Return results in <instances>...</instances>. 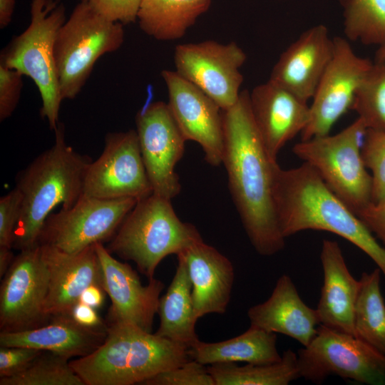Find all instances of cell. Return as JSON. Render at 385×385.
<instances>
[{"mask_svg": "<svg viewBox=\"0 0 385 385\" xmlns=\"http://www.w3.org/2000/svg\"><path fill=\"white\" fill-rule=\"evenodd\" d=\"M95 248L103 288L111 301L107 324H129L151 332L164 284L153 277L143 285L132 267L114 258L103 243H96Z\"/></svg>", "mask_w": 385, "mask_h": 385, "instance_id": "obj_17", "label": "cell"}, {"mask_svg": "<svg viewBox=\"0 0 385 385\" xmlns=\"http://www.w3.org/2000/svg\"><path fill=\"white\" fill-rule=\"evenodd\" d=\"M188 352L191 359L205 366L237 362L264 364L282 359L277 348L276 334L251 326L242 334L227 340H198Z\"/></svg>", "mask_w": 385, "mask_h": 385, "instance_id": "obj_25", "label": "cell"}, {"mask_svg": "<svg viewBox=\"0 0 385 385\" xmlns=\"http://www.w3.org/2000/svg\"><path fill=\"white\" fill-rule=\"evenodd\" d=\"M361 155L365 166L371 172V202L385 204V131L366 129Z\"/></svg>", "mask_w": 385, "mask_h": 385, "instance_id": "obj_33", "label": "cell"}, {"mask_svg": "<svg viewBox=\"0 0 385 385\" xmlns=\"http://www.w3.org/2000/svg\"><path fill=\"white\" fill-rule=\"evenodd\" d=\"M252 115L272 160L287 143L307 127L309 106L271 80L255 86L250 93Z\"/></svg>", "mask_w": 385, "mask_h": 385, "instance_id": "obj_19", "label": "cell"}, {"mask_svg": "<svg viewBox=\"0 0 385 385\" xmlns=\"http://www.w3.org/2000/svg\"><path fill=\"white\" fill-rule=\"evenodd\" d=\"M190 359L183 345L135 326L112 324L97 349L70 364L85 385H133Z\"/></svg>", "mask_w": 385, "mask_h": 385, "instance_id": "obj_4", "label": "cell"}, {"mask_svg": "<svg viewBox=\"0 0 385 385\" xmlns=\"http://www.w3.org/2000/svg\"><path fill=\"white\" fill-rule=\"evenodd\" d=\"M245 51L235 42L207 40L176 46L175 71L212 99L222 110L234 106L243 82Z\"/></svg>", "mask_w": 385, "mask_h": 385, "instance_id": "obj_11", "label": "cell"}, {"mask_svg": "<svg viewBox=\"0 0 385 385\" xmlns=\"http://www.w3.org/2000/svg\"><path fill=\"white\" fill-rule=\"evenodd\" d=\"M385 61V43L379 46L375 54L376 62H383Z\"/></svg>", "mask_w": 385, "mask_h": 385, "instance_id": "obj_44", "label": "cell"}, {"mask_svg": "<svg viewBox=\"0 0 385 385\" xmlns=\"http://www.w3.org/2000/svg\"><path fill=\"white\" fill-rule=\"evenodd\" d=\"M0 385H85L70 364V358L42 350L22 371L0 377Z\"/></svg>", "mask_w": 385, "mask_h": 385, "instance_id": "obj_31", "label": "cell"}, {"mask_svg": "<svg viewBox=\"0 0 385 385\" xmlns=\"http://www.w3.org/2000/svg\"><path fill=\"white\" fill-rule=\"evenodd\" d=\"M351 110L367 129L385 131V62L373 63L356 91Z\"/></svg>", "mask_w": 385, "mask_h": 385, "instance_id": "obj_32", "label": "cell"}, {"mask_svg": "<svg viewBox=\"0 0 385 385\" xmlns=\"http://www.w3.org/2000/svg\"><path fill=\"white\" fill-rule=\"evenodd\" d=\"M366 129L357 118L337 134L302 140L292 149L355 214L371 203L372 178L361 155Z\"/></svg>", "mask_w": 385, "mask_h": 385, "instance_id": "obj_8", "label": "cell"}, {"mask_svg": "<svg viewBox=\"0 0 385 385\" xmlns=\"http://www.w3.org/2000/svg\"><path fill=\"white\" fill-rule=\"evenodd\" d=\"M24 75L0 63V120L9 118L21 97Z\"/></svg>", "mask_w": 385, "mask_h": 385, "instance_id": "obj_36", "label": "cell"}, {"mask_svg": "<svg viewBox=\"0 0 385 385\" xmlns=\"http://www.w3.org/2000/svg\"><path fill=\"white\" fill-rule=\"evenodd\" d=\"M54 131V143L17 175L15 187L22 195V207L13 248L19 251L38 245L43 225L58 205L70 207L83 195L92 160L66 143L63 123Z\"/></svg>", "mask_w": 385, "mask_h": 385, "instance_id": "obj_3", "label": "cell"}, {"mask_svg": "<svg viewBox=\"0 0 385 385\" xmlns=\"http://www.w3.org/2000/svg\"><path fill=\"white\" fill-rule=\"evenodd\" d=\"M273 197L279 229L286 238L299 232L327 231L368 255L385 277V247L308 164L273 170Z\"/></svg>", "mask_w": 385, "mask_h": 385, "instance_id": "obj_2", "label": "cell"}, {"mask_svg": "<svg viewBox=\"0 0 385 385\" xmlns=\"http://www.w3.org/2000/svg\"><path fill=\"white\" fill-rule=\"evenodd\" d=\"M297 354L299 377L313 383L336 375L362 384H385V356L351 334L320 324Z\"/></svg>", "mask_w": 385, "mask_h": 385, "instance_id": "obj_9", "label": "cell"}, {"mask_svg": "<svg viewBox=\"0 0 385 385\" xmlns=\"http://www.w3.org/2000/svg\"><path fill=\"white\" fill-rule=\"evenodd\" d=\"M178 255L183 258L188 268L195 319L225 313L235 278L231 261L202 240Z\"/></svg>", "mask_w": 385, "mask_h": 385, "instance_id": "obj_21", "label": "cell"}, {"mask_svg": "<svg viewBox=\"0 0 385 385\" xmlns=\"http://www.w3.org/2000/svg\"><path fill=\"white\" fill-rule=\"evenodd\" d=\"M320 260L323 284L316 308L320 324L354 336V312L359 280L350 273L337 242L323 240Z\"/></svg>", "mask_w": 385, "mask_h": 385, "instance_id": "obj_23", "label": "cell"}, {"mask_svg": "<svg viewBox=\"0 0 385 385\" xmlns=\"http://www.w3.org/2000/svg\"><path fill=\"white\" fill-rule=\"evenodd\" d=\"M106 19L123 25L135 22L142 0H81Z\"/></svg>", "mask_w": 385, "mask_h": 385, "instance_id": "obj_37", "label": "cell"}, {"mask_svg": "<svg viewBox=\"0 0 385 385\" xmlns=\"http://www.w3.org/2000/svg\"><path fill=\"white\" fill-rule=\"evenodd\" d=\"M48 274L44 304L48 317L70 315L83 291L93 284L103 287V274L95 245L76 253H67L48 245H40Z\"/></svg>", "mask_w": 385, "mask_h": 385, "instance_id": "obj_18", "label": "cell"}, {"mask_svg": "<svg viewBox=\"0 0 385 385\" xmlns=\"http://www.w3.org/2000/svg\"><path fill=\"white\" fill-rule=\"evenodd\" d=\"M333 38L322 24L304 31L274 64L270 80L304 102L312 99L333 54Z\"/></svg>", "mask_w": 385, "mask_h": 385, "instance_id": "obj_20", "label": "cell"}, {"mask_svg": "<svg viewBox=\"0 0 385 385\" xmlns=\"http://www.w3.org/2000/svg\"><path fill=\"white\" fill-rule=\"evenodd\" d=\"M201 240L196 227L179 219L171 200L152 193L138 200L106 248L134 262L149 280L165 257L178 255Z\"/></svg>", "mask_w": 385, "mask_h": 385, "instance_id": "obj_5", "label": "cell"}, {"mask_svg": "<svg viewBox=\"0 0 385 385\" xmlns=\"http://www.w3.org/2000/svg\"><path fill=\"white\" fill-rule=\"evenodd\" d=\"M22 195L16 188L0 198V246L13 248L14 232L21 215Z\"/></svg>", "mask_w": 385, "mask_h": 385, "instance_id": "obj_35", "label": "cell"}, {"mask_svg": "<svg viewBox=\"0 0 385 385\" xmlns=\"http://www.w3.org/2000/svg\"><path fill=\"white\" fill-rule=\"evenodd\" d=\"M14 256L11 247L0 246V276L1 277L7 272L14 260Z\"/></svg>", "mask_w": 385, "mask_h": 385, "instance_id": "obj_43", "label": "cell"}, {"mask_svg": "<svg viewBox=\"0 0 385 385\" xmlns=\"http://www.w3.org/2000/svg\"><path fill=\"white\" fill-rule=\"evenodd\" d=\"M222 113V164L232 200L255 251L272 256L285 245L273 197V170L277 162L269 155L255 124L247 90L240 92L234 106Z\"/></svg>", "mask_w": 385, "mask_h": 385, "instance_id": "obj_1", "label": "cell"}, {"mask_svg": "<svg viewBox=\"0 0 385 385\" xmlns=\"http://www.w3.org/2000/svg\"><path fill=\"white\" fill-rule=\"evenodd\" d=\"M42 350L27 346H0V377L14 375L25 369Z\"/></svg>", "mask_w": 385, "mask_h": 385, "instance_id": "obj_38", "label": "cell"}, {"mask_svg": "<svg viewBox=\"0 0 385 385\" xmlns=\"http://www.w3.org/2000/svg\"><path fill=\"white\" fill-rule=\"evenodd\" d=\"M71 318L78 324L95 329H106L108 324L98 314L97 309L78 302L70 313Z\"/></svg>", "mask_w": 385, "mask_h": 385, "instance_id": "obj_40", "label": "cell"}, {"mask_svg": "<svg viewBox=\"0 0 385 385\" xmlns=\"http://www.w3.org/2000/svg\"><path fill=\"white\" fill-rule=\"evenodd\" d=\"M381 270L363 272L354 312V336L385 356V302Z\"/></svg>", "mask_w": 385, "mask_h": 385, "instance_id": "obj_28", "label": "cell"}, {"mask_svg": "<svg viewBox=\"0 0 385 385\" xmlns=\"http://www.w3.org/2000/svg\"><path fill=\"white\" fill-rule=\"evenodd\" d=\"M138 200L102 199L82 195L71 207L52 212L46 220L38 245L76 253L96 243L111 240Z\"/></svg>", "mask_w": 385, "mask_h": 385, "instance_id": "obj_10", "label": "cell"}, {"mask_svg": "<svg viewBox=\"0 0 385 385\" xmlns=\"http://www.w3.org/2000/svg\"><path fill=\"white\" fill-rule=\"evenodd\" d=\"M356 215L385 247V204L371 202Z\"/></svg>", "mask_w": 385, "mask_h": 385, "instance_id": "obj_39", "label": "cell"}, {"mask_svg": "<svg viewBox=\"0 0 385 385\" xmlns=\"http://www.w3.org/2000/svg\"><path fill=\"white\" fill-rule=\"evenodd\" d=\"M15 0H0V28L4 29L11 21Z\"/></svg>", "mask_w": 385, "mask_h": 385, "instance_id": "obj_42", "label": "cell"}, {"mask_svg": "<svg viewBox=\"0 0 385 385\" xmlns=\"http://www.w3.org/2000/svg\"><path fill=\"white\" fill-rule=\"evenodd\" d=\"M346 38L366 45L385 43V0H342Z\"/></svg>", "mask_w": 385, "mask_h": 385, "instance_id": "obj_30", "label": "cell"}, {"mask_svg": "<svg viewBox=\"0 0 385 385\" xmlns=\"http://www.w3.org/2000/svg\"><path fill=\"white\" fill-rule=\"evenodd\" d=\"M66 9L56 0H32L26 29L2 49L0 63L29 77L41 98L40 114L55 130L63 101L54 58L56 34L66 21Z\"/></svg>", "mask_w": 385, "mask_h": 385, "instance_id": "obj_6", "label": "cell"}, {"mask_svg": "<svg viewBox=\"0 0 385 385\" xmlns=\"http://www.w3.org/2000/svg\"><path fill=\"white\" fill-rule=\"evenodd\" d=\"M122 24L111 21L80 1L57 32L54 58L63 100L80 93L98 59L120 48L125 39Z\"/></svg>", "mask_w": 385, "mask_h": 385, "instance_id": "obj_7", "label": "cell"}, {"mask_svg": "<svg viewBox=\"0 0 385 385\" xmlns=\"http://www.w3.org/2000/svg\"><path fill=\"white\" fill-rule=\"evenodd\" d=\"M383 62H385V61H383Z\"/></svg>", "mask_w": 385, "mask_h": 385, "instance_id": "obj_45", "label": "cell"}, {"mask_svg": "<svg viewBox=\"0 0 385 385\" xmlns=\"http://www.w3.org/2000/svg\"><path fill=\"white\" fill-rule=\"evenodd\" d=\"M178 266L166 292L160 298V325L155 334L191 348L199 339L195 332L192 284L183 258L178 255Z\"/></svg>", "mask_w": 385, "mask_h": 385, "instance_id": "obj_26", "label": "cell"}, {"mask_svg": "<svg viewBox=\"0 0 385 385\" xmlns=\"http://www.w3.org/2000/svg\"><path fill=\"white\" fill-rule=\"evenodd\" d=\"M152 193L136 130L107 133L102 153L86 170L83 195L140 200Z\"/></svg>", "mask_w": 385, "mask_h": 385, "instance_id": "obj_12", "label": "cell"}, {"mask_svg": "<svg viewBox=\"0 0 385 385\" xmlns=\"http://www.w3.org/2000/svg\"><path fill=\"white\" fill-rule=\"evenodd\" d=\"M161 76L168 90V108L185 140L200 145L208 164L212 166L222 164L224 152L222 109L175 71L163 70Z\"/></svg>", "mask_w": 385, "mask_h": 385, "instance_id": "obj_16", "label": "cell"}, {"mask_svg": "<svg viewBox=\"0 0 385 385\" xmlns=\"http://www.w3.org/2000/svg\"><path fill=\"white\" fill-rule=\"evenodd\" d=\"M136 132L153 193L172 200L180 192L176 164L182 158L186 141L168 103L154 101L135 117Z\"/></svg>", "mask_w": 385, "mask_h": 385, "instance_id": "obj_15", "label": "cell"}, {"mask_svg": "<svg viewBox=\"0 0 385 385\" xmlns=\"http://www.w3.org/2000/svg\"><path fill=\"white\" fill-rule=\"evenodd\" d=\"M210 4L211 0H142L137 20L148 36L159 41L176 40Z\"/></svg>", "mask_w": 385, "mask_h": 385, "instance_id": "obj_27", "label": "cell"}, {"mask_svg": "<svg viewBox=\"0 0 385 385\" xmlns=\"http://www.w3.org/2000/svg\"><path fill=\"white\" fill-rule=\"evenodd\" d=\"M333 42V54L312 98L310 119L302 140L329 133L351 108L356 91L374 63L358 56L346 38L335 36Z\"/></svg>", "mask_w": 385, "mask_h": 385, "instance_id": "obj_14", "label": "cell"}, {"mask_svg": "<svg viewBox=\"0 0 385 385\" xmlns=\"http://www.w3.org/2000/svg\"><path fill=\"white\" fill-rule=\"evenodd\" d=\"M106 294L101 286L93 284L83 291L79 302L98 309L103 305Z\"/></svg>", "mask_w": 385, "mask_h": 385, "instance_id": "obj_41", "label": "cell"}, {"mask_svg": "<svg viewBox=\"0 0 385 385\" xmlns=\"http://www.w3.org/2000/svg\"><path fill=\"white\" fill-rule=\"evenodd\" d=\"M215 385H287L299 378L297 354L287 349L282 359L264 364L219 363L207 366Z\"/></svg>", "mask_w": 385, "mask_h": 385, "instance_id": "obj_29", "label": "cell"}, {"mask_svg": "<svg viewBox=\"0 0 385 385\" xmlns=\"http://www.w3.org/2000/svg\"><path fill=\"white\" fill-rule=\"evenodd\" d=\"M106 329H95L76 323L70 315L51 317L41 327L21 332H0L1 346H27L50 351L68 358L87 356L107 336Z\"/></svg>", "mask_w": 385, "mask_h": 385, "instance_id": "obj_24", "label": "cell"}, {"mask_svg": "<svg viewBox=\"0 0 385 385\" xmlns=\"http://www.w3.org/2000/svg\"><path fill=\"white\" fill-rule=\"evenodd\" d=\"M250 326L268 332L279 333L307 346L320 325L316 309L307 305L287 274L276 282L270 297L247 311Z\"/></svg>", "mask_w": 385, "mask_h": 385, "instance_id": "obj_22", "label": "cell"}, {"mask_svg": "<svg viewBox=\"0 0 385 385\" xmlns=\"http://www.w3.org/2000/svg\"><path fill=\"white\" fill-rule=\"evenodd\" d=\"M48 274L41 245L20 250L0 287V330L21 332L50 321L44 312Z\"/></svg>", "mask_w": 385, "mask_h": 385, "instance_id": "obj_13", "label": "cell"}, {"mask_svg": "<svg viewBox=\"0 0 385 385\" xmlns=\"http://www.w3.org/2000/svg\"><path fill=\"white\" fill-rule=\"evenodd\" d=\"M145 385H215L207 366L193 359L163 371L145 381Z\"/></svg>", "mask_w": 385, "mask_h": 385, "instance_id": "obj_34", "label": "cell"}]
</instances>
